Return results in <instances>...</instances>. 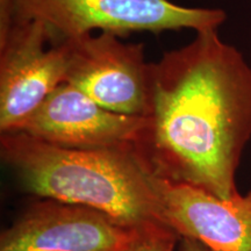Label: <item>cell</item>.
Listing matches in <instances>:
<instances>
[{"label":"cell","instance_id":"obj_1","mask_svg":"<svg viewBox=\"0 0 251 251\" xmlns=\"http://www.w3.org/2000/svg\"><path fill=\"white\" fill-rule=\"evenodd\" d=\"M144 119L134 144L155 177L222 200L240 196L236 172L251 137V68L218 29L198 31L152 63Z\"/></svg>","mask_w":251,"mask_h":251},{"label":"cell","instance_id":"obj_2","mask_svg":"<svg viewBox=\"0 0 251 251\" xmlns=\"http://www.w3.org/2000/svg\"><path fill=\"white\" fill-rule=\"evenodd\" d=\"M0 157L23 192L91 207L128 228L165 225L155 176L134 143L72 149L11 131L0 136Z\"/></svg>","mask_w":251,"mask_h":251},{"label":"cell","instance_id":"obj_3","mask_svg":"<svg viewBox=\"0 0 251 251\" xmlns=\"http://www.w3.org/2000/svg\"><path fill=\"white\" fill-rule=\"evenodd\" d=\"M9 18L40 21L56 42H62L93 30L125 37L134 31L219 29L227 14L170 0H6L0 4V23Z\"/></svg>","mask_w":251,"mask_h":251},{"label":"cell","instance_id":"obj_4","mask_svg":"<svg viewBox=\"0 0 251 251\" xmlns=\"http://www.w3.org/2000/svg\"><path fill=\"white\" fill-rule=\"evenodd\" d=\"M69 48L37 20L0 23V133L15 131L65 83Z\"/></svg>","mask_w":251,"mask_h":251},{"label":"cell","instance_id":"obj_5","mask_svg":"<svg viewBox=\"0 0 251 251\" xmlns=\"http://www.w3.org/2000/svg\"><path fill=\"white\" fill-rule=\"evenodd\" d=\"M69 48L65 83L103 108L146 118L150 106L151 65L142 43H125L112 33L65 40Z\"/></svg>","mask_w":251,"mask_h":251},{"label":"cell","instance_id":"obj_6","mask_svg":"<svg viewBox=\"0 0 251 251\" xmlns=\"http://www.w3.org/2000/svg\"><path fill=\"white\" fill-rule=\"evenodd\" d=\"M139 230L91 207L41 199L1 231L0 251H126Z\"/></svg>","mask_w":251,"mask_h":251},{"label":"cell","instance_id":"obj_7","mask_svg":"<svg viewBox=\"0 0 251 251\" xmlns=\"http://www.w3.org/2000/svg\"><path fill=\"white\" fill-rule=\"evenodd\" d=\"M144 121L108 111L77 87L63 83L15 131L64 148L102 149L136 142Z\"/></svg>","mask_w":251,"mask_h":251},{"label":"cell","instance_id":"obj_8","mask_svg":"<svg viewBox=\"0 0 251 251\" xmlns=\"http://www.w3.org/2000/svg\"><path fill=\"white\" fill-rule=\"evenodd\" d=\"M163 222L211 251H251V190L230 200L155 177Z\"/></svg>","mask_w":251,"mask_h":251},{"label":"cell","instance_id":"obj_9","mask_svg":"<svg viewBox=\"0 0 251 251\" xmlns=\"http://www.w3.org/2000/svg\"><path fill=\"white\" fill-rule=\"evenodd\" d=\"M180 236L166 225H151L140 229L133 251H175Z\"/></svg>","mask_w":251,"mask_h":251},{"label":"cell","instance_id":"obj_10","mask_svg":"<svg viewBox=\"0 0 251 251\" xmlns=\"http://www.w3.org/2000/svg\"><path fill=\"white\" fill-rule=\"evenodd\" d=\"M179 251H211L202 242L192 237H180Z\"/></svg>","mask_w":251,"mask_h":251},{"label":"cell","instance_id":"obj_11","mask_svg":"<svg viewBox=\"0 0 251 251\" xmlns=\"http://www.w3.org/2000/svg\"><path fill=\"white\" fill-rule=\"evenodd\" d=\"M126 251H133V247H131L130 249H128V250H126Z\"/></svg>","mask_w":251,"mask_h":251},{"label":"cell","instance_id":"obj_12","mask_svg":"<svg viewBox=\"0 0 251 251\" xmlns=\"http://www.w3.org/2000/svg\"><path fill=\"white\" fill-rule=\"evenodd\" d=\"M6 0H0V4H2V2H5Z\"/></svg>","mask_w":251,"mask_h":251}]
</instances>
